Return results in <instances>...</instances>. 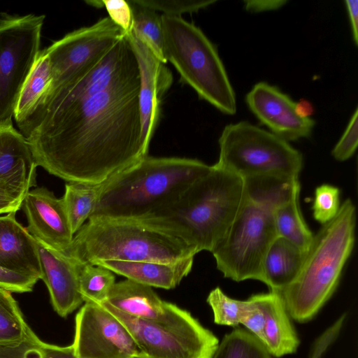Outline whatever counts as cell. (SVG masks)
I'll use <instances>...</instances> for the list:
<instances>
[{
  "label": "cell",
  "instance_id": "obj_1",
  "mask_svg": "<svg viewBox=\"0 0 358 358\" xmlns=\"http://www.w3.org/2000/svg\"><path fill=\"white\" fill-rule=\"evenodd\" d=\"M138 64L80 103L37 107L17 124L37 166L68 182L101 184L148 155Z\"/></svg>",
  "mask_w": 358,
  "mask_h": 358
},
{
  "label": "cell",
  "instance_id": "obj_2",
  "mask_svg": "<svg viewBox=\"0 0 358 358\" xmlns=\"http://www.w3.org/2000/svg\"><path fill=\"white\" fill-rule=\"evenodd\" d=\"M198 252L180 229L143 217H90L64 254L77 262L94 265L112 260L171 263Z\"/></svg>",
  "mask_w": 358,
  "mask_h": 358
},
{
  "label": "cell",
  "instance_id": "obj_3",
  "mask_svg": "<svg viewBox=\"0 0 358 358\" xmlns=\"http://www.w3.org/2000/svg\"><path fill=\"white\" fill-rule=\"evenodd\" d=\"M212 169L184 157L146 155L104 182L90 217H143L178 199Z\"/></svg>",
  "mask_w": 358,
  "mask_h": 358
},
{
  "label": "cell",
  "instance_id": "obj_4",
  "mask_svg": "<svg viewBox=\"0 0 358 358\" xmlns=\"http://www.w3.org/2000/svg\"><path fill=\"white\" fill-rule=\"evenodd\" d=\"M355 207L350 199L313 236L294 280L280 292L289 315L310 320L331 298L355 244Z\"/></svg>",
  "mask_w": 358,
  "mask_h": 358
},
{
  "label": "cell",
  "instance_id": "obj_5",
  "mask_svg": "<svg viewBox=\"0 0 358 358\" xmlns=\"http://www.w3.org/2000/svg\"><path fill=\"white\" fill-rule=\"evenodd\" d=\"M245 201L241 177L212 166L178 199L147 217L182 230L199 252H211Z\"/></svg>",
  "mask_w": 358,
  "mask_h": 358
},
{
  "label": "cell",
  "instance_id": "obj_6",
  "mask_svg": "<svg viewBox=\"0 0 358 358\" xmlns=\"http://www.w3.org/2000/svg\"><path fill=\"white\" fill-rule=\"evenodd\" d=\"M163 53L199 96L227 115L236 101L215 46L203 32L181 17L162 15Z\"/></svg>",
  "mask_w": 358,
  "mask_h": 358
},
{
  "label": "cell",
  "instance_id": "obj_7",
  "mask_svg": "<svg viewBox=\"0 0 358 358\" xmlns=\"http://www.w3.org/2000/svg\"><path fill=\"white\" fill-rule=\"evenodd\" d=\"M219 147L214 166L242 178L266 174L298 177L303 167L301 153L288 141L248 122L225 126Z\"/></svg>",
  "mask_w": 358,
  "mask_h": 358
},
{
  "label": "cell",
  "instance_id": "obj_8",
  "mask_svg": "<svg viewBox=\"0 0 358 358\" xmlns=\"http://www.w3.org/2000/svg\"><path fill=\"white\" fill-rule=\"evenodd\" d=\"M277 236L274 210L245 196L233 223L210 252L225 278L263 282V261Z\"/></svg>",
  "mask_w": 358,
  "mask_h": 358
},
{
  "label": "cell",
  "instance_id": "obj_9",
  "mask_svg": "<svg viewBox=\"0 0 358 358\" xmlns=\"http://www.w3.org/2000/svg\"><path fill=\"white\" fill-rule=\"evenodd\" d=\"M100 304L127 327L143 358H211L218 346L216 336L179 306L161 322L131 316L106 302Z\"/></svg>",
  "mask_w": 358,
  "mask_h": 358
},
{
  "label": "cell",
  "instance_id": "obj_10",
  "mask_svg": "<svg viewBox=\"0 0 358 358\" xmlns=\"http://www.w3.org/2000/svg\"><path fill=\"white\" fill-rule=\"evenodd\" d=\"M45 15L0 17V125L12 124L20 90L40 54Z\"/></svg>",
  "mask_w": 358,
  "mask_h": 358
},
{
  "label": "cell",
  "instance_id": "obj_11",
  "mask_svg": "<svg viewBox=\"0 0 358 358\" xmlns=\"http://www.w3.org/2000/svg\"><path fill=\"white\" fill-rule=\"evenodd\" d=\"M78 358H143L127 327L101 304L87 302L75 317L71 344Z\"/></svg>",
  "mask_w": 358,
  "mask_h": 358
},
{
  "label": "cell",
  "instance_id": "obj_12",
  "mask_svg": "<svg viewBox=\"0 0 358 358\" xmlns=\"http://www.w3.org/2000/svg\"><path fill=\"white\" fill-rule=\"evenodd\" d=\"M125 34L120 27L106 17L92 25L74 30L54 42L44 49L52 69V86L99 61Z\"/></svg>",
  "mask_w": 358,
  "mask_h": 358
},
{
  "label": "cell",
  "instance_id": "obj_13",
  "mask_svg": "<svg viewBox=\"0 0 358 358\" xmlns=\"http://www.w3.org/2000/svg\"><path fill=\"white\" fill-rule=\"evenodd\" d=\"M245 101L257 118L273 134L288 141L308 138L315 121L303 118L296 112V103L278 87L265 82L255 84Z\"/></svg>",
  "mask_w": 358,
  "mask_h": 358
},
{
  "label": "cell",
  "instance_id": "obj_14",
  "mask_svg": "<svg viewBox=\"0 0 358 358\" xmlns=\"http://www.w3.org/2000/svg\"><path fill=\"white\" fill-rule=\"evenodd\" d=\"M22 206L29 233L36 241L61 252L69 248L74 235L62 198H57L45 187L29 191Z\"/></svg>",
  "mask_w": 358,
  "mask_h": 358
},
{
  "label": "cell",
  "instance_id": "obj_15",
  "mask_svg": "<svg viewBox=\"0 0 358 358\" xmlns=\"http://www.w3.org/2000/svg\"><path fill=\"white\" fill-rule=\"evenodd\" d=\"M127 34L139 67L142 140L148 152L159 121L162 98L171 87L173 76L165 64L159 60L144 43L131 31Z\"/></svg>",
  "mask_w": 358,
  "mask_h": 358
},
{
  "label": "cell",
  "instance_id": "obj_16",
  "mask_svg": "<svg viewBox=\"0 0 358 358\" xmlns=\"http://www.w3.org/2000/svg\"><path fill=\"white\" fill-rule=\"evenodd\" d=\"M36 242L41 279L48 287L55 312L66 317L84 303L79 290L76 263L64 252Z\"/></svg>",
  "mask_w": 358,
  "mask_h": 358
},
{
  "label": "cell",
  "instance_id": "obj_17",
  "mask_svg": "<svg viewBox=\"0 0 358 358\" xmlns=\"http://www.w3.org/2000/svg\"><path fill=\"white\" fill-rule=\"evenodd\" d=\"M29 145L13 124L0 125V185L24 199L36 186V167Z\"/></svg>",
  "mask_w": 358,
  "mask_h": 358
},
{
  "label": "cell",
  "instance_id": "obj_18",
  "mask_svg": "<svg viewBox=\"0 0 358 358\" xmlns=\"http://www.w3.org/2000/svg\"><path fill=\"white\" fill-rule=\"evenodd\" d=\"M16 212L0 216V267L41 279L37 242L15 218Z\"/></svg>",
  "mask_w": 358,
  "mask_h": 358
},
{
  "label": "cell",
  "instance_id": "obj_19",
  "mask_svg": "<svg viewBox=\"0 0 358 358\" xmlns=\"http://www.w3.org/2000/svg\"><path fill=\"white\" fill-rule=\"evenodd\" d=\"M104 302L131 316L161 322L169 320L178 308L162 300L152 287L128 279L115 282Z\"/></svg>",
  "mask_w": 358,
  "mask_h": 358
},
{
  "label": "cell",
  "instance_id": "obj_20",
  "mask_svg": "<svg viewBox=\"0 0 358 358\" xmlns=\"http://www.w3.org/2000/svg\"><path fill=\"white\" fill-rule=\"evenodd\" d=\"M194 258L176 262L103 261L94 265L103 266L127 279L152 287L171 289L188 275Z\"/></svg>",
  "mask_w": 358,
  "mask_h": 358
},
{
  "label": "cell",
  "instance_id": "obj_21",
  "mask_svg": "<svg viewBox=\"0 0 358 358\" xmlns=\"http://www.w3.org/2000/svg\"><path fill=\"white\" fill-rule=\"evenodd\" d=\"M257 295L264 317L262 343L273 357L294 353L300 341L281 296L271 291Z\"/></svg>",
  "mask_w": 358,
  "mask_h": 358
},
{
  "label": "cell",
  "instance_id": "obj_22",
  "mask_svg": "<svg viewBox=\"0 0 358 358\" xmlns=\"http://www.w3.org/2000/svg\"><path fill=\"white\" fill-rule=\"evenodd\" d=\"M306 252L283 238L277 236L263 261V282L270 291L280 292L296 277Z\"/></svg>",
  "mask_w": 358,
  "mask_h": 358
},
{
  "label": "cell",
  "instance_id": "obj_23",
  "mask_svg": "<svg viewBox=\"0 0 358 358\" xmlns=\"http://www.w3.org/2000/svg\"><path fill=\"white\" fill-rule=\"evenodd\" d=\"M245 198L271 208H278L299 196L298 177L266 174L243 178Z\"/></svg>",
  "mask_w": 358,
  "mask_h": 358
},
{
  "label": "cell",
  "instance_id": "obj_24",
  "mask_svg": "<svg viewBox=\"0 0 358 358\" xmlns=\"http://www.w3.org/2000/svg\"><path fill=\"white\" fill-rule=\"evenodd\" d=\"M52 82L50 60L43 50L40 52L17 99L13 114L17 124L31 114L51 89Z\"/></svg>",
  "mask_w": 358,
  "mask_h": 358
},
{
  "label": "cell",
  "instance_id": "obj_25",
  "mask_svg": "<svg viewBox=\"0 0 358 358\" xmlns=\"http://www.w3.org/2000/svg\"><path fill=\"white\" fill-rule=\"evenodd\" d=\"M105 182L98 185L79 182L66 184L64 194L62 199L73 235L94 213Z\"/></svg>",
  "mask_w": 358,
  "mask_h": 358
},
{
  "label": "cell",
  "instance_id": "obj_26",
  "mask_svg": "<svg viewBox=\"0 0 358 358\" xmlns=\"http://www.w3.org/2000/svg\"><path fill=\"white\" fill-rule=\"evenodd\" d=\"M299 199V196L275 210V227L278 236L306 252L314 235L303 217Z\"/></svg>",
  "mask_w": 358,
  "mask_h": 358
},
{
  "label": "cell",
  "instance_id": "obj_27",
  "mask_svg": "<svg viewBox=\"0 0 358 358\" xmlns=\"http://www.w3.org/2000/svg\"><path fill=\"white\" fill-rule=\"evenodd\" d=\"M132 13L131 32L162 63L166 62L163 53V31L161 15L156 11L127 0Z\"/></svg>",
  "mask_w": 358,
  "mask_h": 358
},
{
  "label": "cell",
  "instance_id": "obj_28",
  "mask_svg": "<svg viewBox=\"0 0 358 358\" xmlns=\"http://www.w3.org/2000/svg\"><path fill=\"white\" fill-rule=\"evenodd\" d=\"M76 263L79 290L84 303H101L106 301L115 283L113 273L101 266Z\"/></svg>",
  "mask_w": 358,
  "mask_h": 358
},
{
  "label": "cell",
  "instance_id": "obj_29",
  "mask_svg": "<svg viewBox=\"0 0 358 358\" xmlns=\"http://www.w3.org/2000/svg\"><path fill=\"white\" fill-rule=\"evenodd\" d=\"M0 358H78L72 345L59 346L42 341L30 330L17 343L0 345Z\"/></svg>",
  "mask_w": 358,
  "mask_h": 358
},
{
  "label": "cell",
  "instance_id": "obj_30",
  "mask_svg": "<svg viewBox=\"0 0 358 358\" xmlns=\"http://www.w3.org/2000/svg\"><path fill=\"white\" fill-rule=\"evenodd\" d=\"M211 358H273V356L248 331L235 329L219 342Z\"/></svg>",
  "mask_w": 358,
  "mask_h": 358
},
{
  "label": "cell",
  "instance_id": "obj_31",
  "mask_svg": "<svg viewBox=\"0 0 358 358\" xmlns=\"http://www.w3.org/2000/svg\"><path fill=\"white\" fill-rule=\"evenodd\" d=\"M206 301L213 310L215 324L234 327L243 324L255 306L252 296L247 300L234 299L218 287L210 291Z\"/></svg>",
  "mask_w": 358,
  "mask_h": 358
},
{
  "label": "cell",
  "instance_id": "obj_32",
  "mask_svg": "<svg viewBox=\"0 0 358 358\" xmlns=\"http://www.w3.org/2000/svg\"><path fill=\"white\" fill-rule=\"evenodd\" d=\"M31 329L11 292L0 287V345L24 340Z\"/></svg>",
  "mask_w": 358,
  "mask_h": 358
},
{
  "label": "cell",
  "instance_id": "obj_33",
  "mask_svg": "<svg viewBox=\"0 0 358 358\" xmlns=\"http://www.w3.org/2000/svg\"><path fill=\"white\" fill-rule=\"evenodd\" d=\"M340 190L334 185H321L315 189L312 206L314 219L322 225L331 220L340 208Z\"/></svg>",
  "mask_w": 358,
  "mask_h": 358
},
{
  "label": "cell",
  "instance_id": "obj_34",
  "mask_svg": "<svg viewBox=\"0 0 358 358\" xmlns=\"http://www.w3.org/2000/svg\"><path fill=\"white\" fill-rule=\"evenodd\" d=\"M136 3L164 15L180 17L187 13L197 12L215 1L209 0H134Z\"/></svg>",
  "mask_w": 358,
  "mask_h": 358
},
{
  "label": "cell",
  "instance_id": "obj_35",
  "mask_svg": "<svg viewBox=\"0 0 358 358\" xmlns=\"http://www.w3.org/2000/svg\"><path fill=\"white\" fill-rule=\"evenodd\" d=\"M357 125L358 110L356 108L346 129L331 151L332 156L336 160L343 162L354 155L358 143Z\"/></svg>",
  "mask_w": 358,
  "mask_h": 358
},
{
  "label": "cell",
  "instance_id": "obj_36",
  "mask_svg": "<svg viewBox=\"0 0 358 358\" xmlns=\"http://www.w3.org/2000/svg\"><path fill=\"white\" fill-rule=\"evenodd\" d=\"M108 17L120 27L127 34L131 31L132 13L127 1L103 0Z\"/></svg>",
  "mask_w": 358,
  "mask_h": 358
},
{
  "label": "cell",
  "instance_id": "obj_37",
  "mask_svg": "<svg viewBox=\"0 0 358 358\" xmlns=\"http://www.w3.org/2000/svg\"><path fill=\"white\" fill-rule=\"evenodd\" d=\"M38 280L0 267V287L10 292H31Z\"/></svg>",
  "mask_w": 358,
  "mask_h": 358
},
{
  "label": "cell",
  "instance_id": "obj_38",
  "mask_svg": "<svg viewBox=\"0 0 358 358\" xmlns=\"http://www.w3.org/2000/svg\"><path fill=\"white\" fill-rule=\"evenodd\" d=\"M345 315L341 316L315 341L309 358H322L329 346L338 337L345 321Z\"/></svg>",
  "mask_w": 358,
  "mask_h": 358
},
{
  "label": "cell",
  "instance_id": "obj_39",
  "mask_svg": "<svg viewBox=\"0 0 358 358\" xmlns=\"http://www.w3.org/2000/svg\"><path fill=\"white\" fill-rule=\"evenodd\" d=\"M287 3L285 0H245L244 8L251 13H261L274 10L281 8Z\"/></svg>",
  "mask_w": 358,
  "mask_h": 358
},
{
  "label": "cell",
  "instance_id": "obj_40",
  "mask_svg": "<svg viewBox=\"0 0 358 358\" xmlns=\"http://www.w3.org/2000/svg\"><path fill=\"white\" fill-rule=\"evenodd\" d=\"M23 200L10 194L0 185V214L17 212L22 206Z\"/></svg>",
  "mask_w": 358,
  "mask_h": 358
},
{
  "label": "cell",
  "instance_id": "obj_41",
  "mask_svg": "<svg viewBox=\"0 0 358 358\" xmlns=\"http://www.w3.org/2000/svg\"><path fill=\"white\" fill-rule=\"evenodd\" d=\"M348 11L353 41L355 45L358 44V1H345Z\"/></svg>",
  "mask_w": 358,
  "mask_h": 358
},
{
  "label": "cell",
  "instance_id": "obj_42",
  "mask_svg": "<svg viewBox=\"0 0 358 358\" xmlns=\"http://www.w3.org/2000/svg\"><path fill=\"white\" fill-rule=\"evenodd\" d=\"M296 112L301 117L307 118L310 117L313 113V107L312 104L307 100H300L296 103Z\"/></svg>",
  "mask_w": 358,
  "mask_h": 358
}]
</instances>
